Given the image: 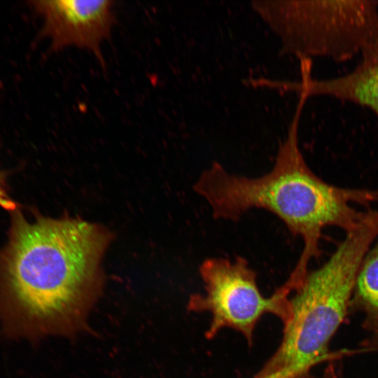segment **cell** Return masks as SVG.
<instances>
[{
  "instance_id": "52a82bcc",
  "label": "cell",
  "mask_w": 378,
  "mask_h": 378,
  "mask_svg": "<svg viewBox=\"0 0 378 378\" xmlns=\"http://www.w3.org/2000/svg\"><path fill=\"white\" fill-rule=\"evenodd\" d=\"M362 59L351 72L333 78L316 80L311 76L310 60L300 62L298 82L282 81L281 89L307 97L326 95L370 108L378 118V37L361 53Z\"/></svg>"
},
{
  "instance_id": "6da1fadb",
  "label": "cell",
  "mask_w": 378,
  "mask_h": 378,
  "mask_svg": "<svg viewBox=\"0 0 378 378\" xmlns=\"http://www.w3.org/2000/svg\"><path fill=\"white\" fill-rule=\"evenodd\" d=\"M10 213L0 248V318L15 335H68L85 325L99 295L109 234L75 218Z\"/></svg>"
},
{
  "instance_id": "7a4b0ae2",
  "label": "cell",
  "mask_w": 378,
  "mask_h": 378,
  "mask_svg": "<svg viewBox=\"0 0 378 378\" xmlns=\"http://www.w3.org/2000/svg\"><path fill=\"white\" fill-rule=\"evenodd\" d=\"M288 134L280 144L272 169L251 178L228 172L215 162L195 182L194 190L209 205L215 219L237 220L253 209H265L301 238L303 248L291 274L303 279L320 253L323 230L354 229L365 211L378 204V189L340 187L319 178L307 164L298 146V126L308 98L300 94Z\"/></svg>"
},
{
  "instance_id": "9c48e42d",
  "label": "cell",
  "mask_w": 378,
  "mask_h": 378,
  "mask_svg": "<svg viewBox=\"0 0 378 378\" xmlns=\"http://www.w3.org/2000/svg\"><path fill=\"white\" fill-rule=\"evenodd\" d=\"M320 378H344L342 365L338 362H331L326 366Z\"/></svg>"
},
{
  "instance_id": "8992f818",
  "label": "cell",
  "mask_w": 378,
  "mask_h": 378,
  "mask_svg": "<svg viewBox=\"0 0 378 378\" xmlns=\"http://www.w3.org/2000/svg\"><path fill=\"white\" fill-rule=\"evenodd\" d=\"M31 4L43 18V33L53 50L74 46L102 60L101 46L108 38L114 21L113 1L41 0Z\"/></svg>"
},
{
  "instance_id": "5b68a950",
  "label": "cell",
  "mask_w": 378,
  "mask_h": 378,
  "mask_svg": "<svg viewBox=\"0 0 378 378\" xmlns=\"http://www.w3.org/2000/svg\"><path fill=\"white\" fill-rule=\"evenodd\" d=\"M199 272L204 293L191 295L188 309L211 314L206 339L228 328L240 332L251 346L263 315L273 314L283 324L288 321L292 288L284 282L272 295L265 297L258 288L256 273L244 258H210L200 265Z\"/></svg>"
},
{
  "instance_id": "277c9868",
  "label": "cell",
  "mask_w": 378,
  "mask_h": 378,
  "mask_svg": "<svg viewBox=\"0 0 378 378\" xmlns=\"http://www.w3.org/2000/svg\"><path fill=\"white\" fill-rule=\"evenodd\" d=\"M283 54L344 62L378 37V0L254 1Z\"/></svg>"
},
{
  "instance_id": "3957f363",
  "label": "cell",
  "mask_w": 378,
  "mask_h": 378,
  "mask_svg": "<svg viewBox=\"0 0 378 378\" xmlns=\"http://www.w3.org/2000/svg\"><path fill=\"white\" fill-rule=\"evenodd\" d=\"M378 239V208L361 221L318 268L309 271L290 298V315L276 351L253 376L288 368L304 376L328 360L329 344L350 311L357 275L367 252Z\"/></svg>"
},
{
  "instance_id": "30bf717a",
  "label": "cell",
  "mask_w": 378,
  "mask_h": 378,
  "mask_svg": "<svg viewBox=\"0 0 378 378\" xmlns=\"http://www.w3.org/2000/svg\"><path fill=\"white\" fill-rule=\"evenodd\" d=\"M289 377H290L289 372L283 370V371H280V372L274 373L272 374H270L268 376L260 377V378H289Z\"/></svg>"
},
{
  "instance_id": "ba28073f",
  "label": "cell",
  "mask_w": 378,
  "mask_h": 378,
  "mask_svg": "<svg viewBox=\"0 0 378 378\" xmlns=\"http://www.w3.org/2000/svg\"><path fill=\"white\" fill-rule=\"evenodd\" d=\"M8 176L6 172L0 169V206L11 212L18 206L10 195Z\"/></svg>"
}]
</instances>
